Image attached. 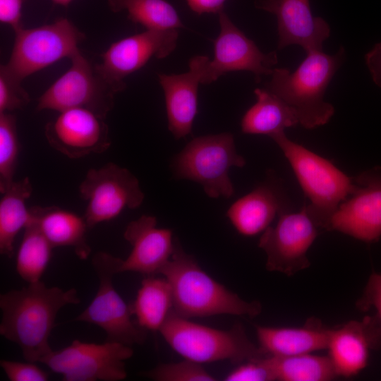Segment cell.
<instances>
[{
    "mask_svg": "<svg viewBox=\"0 0 381 381\" xmlns=\"http://www.w3.org/2000/svg\"><path fill=\"white\" fill-rule=\"evenodd\" d=\"M80 303L75 289L47 287L41 280L1 294L0 334L20 348L25 360L41 362L52 351L49 338L58 313Z\"/></svg>",
    "mask_w": 381,
    "mask_h": 381,
    "instance_id": "6da1fadb",
    "label": "cell"
},
{
    "mask_svg": "<svg viewBox=\"0 0 381 381\" xmlns=\"http://www.w3.org/2000/svg\"><path fill=\"white\" fill-rule=\"evenodd\" d=\"M169 283L173 311L186 318L231 315L254 318L262 311L258 301H246L207 274L177 238L170 260L159 272Z\"/></svg>",
    "mask_w": 381,
    "mask_h": 381,
    "instance_id": "7a4b0ae2",
    "label": "cell"
},
{
    "mask_svg": "<svg viewBox=\"0 0 381 381\" xmlns=\"http://www.w3.org/2000/svg\"><path fill=\"white\" fill-rule=\"evenodd\" d=\"M345 59L342 46L332 55L322 50L308 52L293 72L285 68H274L265 88L295 110L303 128L323 126L334 114L333 105L324 99L325 93Z\"/></svg>",
    "mask_w": 381,
    "mask_h": 381,
    "instance_id": "3957f363",
    "label": "cell"
},
{
    "mask_svg": "<svg viewBox=\"0 0 381 381\" xmlns=\"http://www.w3.org/2000/svg\"><path fill=\"white\" fill-rule=\"evenodd\" d=\"M289 161L310 203L306 210L318 227L329 231L340 204L353 191L355 183L328 159L291 140L284 131L270 137Z\"/></svg>",
    "mask_w": 381,
    "mask_h": 381,
    "instance_id": "277c9868",
    "label": "cell"
},
{
    "mask_svg": "<svg viewBox=\"0 0 381 381\" xmlns=\"http://www.w3.org/2000/svg\"><path fill=\"white\" fill-rule=\"evenodd\" d=\"M159 332L184 359L200 364L221 361L240 364L270 356L250 341L241 324L218 329L193 322L172 310Z\"/></svg>",
    "mask_w": 381,
    "mask_h": 381,
    "instance_id": "5b68a950",
    "label": "cell"
},
{
    "mask_svg": "<svg viewBox=\"0 0 381 381\" xmlns=\"http://www.w3.org/2000/svg\"><path fill=\"white\" fill-rule=\"evenodd\" d=\"M245 164L236 152L233 134L222 133L191 140L174 158L172 169L177 178L200 184L207 196L229 198L234 193L229 170Z\"/></svg>",
    "mask_w": 381,
    "mask_h": 381,
    "instance_id": "8992f818",
    "label": "cell"
},
{
    "mask_svg": "<svg viewBox=\"0 0 381 381\" xmlns=\"http://www.w3.org/2000/svg\"><path fill=\"white\" fill-rule=\"evenodd\" d=\"M70 60L71 67L39 97L36 109L61 112L80 108L105 119L114 107L115 95L125 88L107 78L80 52Z\"/></svg>",
    "mask_w": 381,
    "mask_h": 381,
    "instance_id": "52a82bcc",
    "label": "cell"
},
{
    "mask_svg": "<svg viewBox=\"0 0 381 381\" xmlns=\"http://www.w3.org/2000/svg\"><path fill=\"white\" fill-rule=\"evenodd\" d=\"M121 258L106 252H97L92 266L99 279L97 291L90 305L75 320L97 325L107 334L106 340L130 346L143 344L147 330L131 320L128 305L113 286V276L118 273Z\"/></svg>",
    "mask_w": 381,
    "mask_h": 381,
    "instance_id": "ba28073f",
    "label": "cell"
},
{
    "mask_svg": "<svg viewBox=\"0 0 381 381\" xmlns=\"http://www.w3.org/2000/svg\"><path fill=\"white\" fill-rule=\"evenodd\" d=\"M7 69L23 80L64 59L80 52L78 45L85 36L67 18L37 28L16 30Z\"/></svg>",
    "mask_w": 381,
    "mask_h": 381,
    "instance_id": "9c48e42d",
    "label": "cell"
},
{
    "mask_svg": "<svg viewBox=\"0 0 381 381\" xmlns=\"http://www.w3.org/2000/svg\"><path fill=\"white\" fill-rule=\"evenodd\" d=\"M133 354L132 346L119 342L74 340L66 347L52 350L40 363L61 375L64 381H119L127 377L125 361Z\"/></svg>",
    "mask_w": 381,
    "mask_h": 381,
    "instance_id": "30bf717a",
    "label": "cell"
},
{
    "mask_svg": "<svg viewBox=\"0 0 381 381\" xmlns=\"http://www.w3.org/2000/svg\"><path fill=\"white\" fill-rule=\"evenodd\" d=\"M79 193L87 202L84 217L89 229L114 219L126 208L139 207L145 198L134 174L113 162L89 169Z\"/></svg>",
    "mask_w": 381,
    "mask_h": 381,
    "instance_id": "8fae6325",
    "label": "cell"
},
{
    "mask_svg": "<svg viewBox=\"0 0 381 381\" xmlns=\"http://www.w3.org/2000/svg\"><path fill=\"white\" fill-rule=\"evenodd\" d=\"M318 226L308 214L306 205L297 212H285L274 226H269L258 246L267 255L266 268L287 276L308 268L307 253L318 236Z\"/></svg>",
    "mask_w": 381,
    "mask_h": 381,
    "instance_id": "7c38bea8",
    "label": "cell"
},
{
    "mask_svg": "<svg viewBox=\"0 0 381 381\" xmlns=\"http://www.w3.org/2000/svg\"><path fill=\"white\" fill-rule=\"evenodd\" d=\"M218 16L220 32L213 42L214 58L207 61L201 84H210L232 71H250L258 82L262 76L270 75L278 63L277 52H262L224 11Z\"/></svg>",
    "mask_w": 381,
    "mask_h": 381,
    "instance_id": "4fadbf2b",
    "label": "cell"
},
{
    "mask_svg": "<svg viewBox=\"0 0 381 381\" xmlns=\"http://www.w3.org/2000/svg\"><path fill=\"white\" fill-rule=\"evenodd\" d=\"M355 188L339 206L329 231H337L366 243L381 238V167L353 177Z\"/></svg>",
    "mask_w": 381,
    "mask_h": 381,
    "instance_id": "5bb4252c",
    "label": "cell"
},
{
    "mask_svg": "<svg viewBox=\"0 0 381 381\" xmlns=\"http://www.w3.org/2000/svg\"><path fill=\"white\" fill-rule=\"evenodd\" d=\"M104 119L87 109H67L46 124L44 135L50 147L70 159L102 153L111 146Z\"/></svg>",
    "mask_w": 381,
    "mask_h": 381,
    "instance_id": "9a60e30c",
    "label": "cell"
},
{
    "mask_svg": "<svg viewBox=\"0 0 381 381\" xmlns=\"http://www.w3.org/2000/svg\"><path fill=\"white\" fill-rule=\"evenodd\" d=\"M177 29L145 31L112 43L101 55L97 66L114 83L126 88L124 78L143 68L152 57L168 56L176 48Z\"/></svg>",
    "mask_w": 381,
    "mask_h": 381,
    "instance_id": "2e32d148",
    "label": "cell"
},
{
    "mask_svg": "<svg viewBox=\"0 0 381 381\" xmlns=\"http://www.w3.org/2000/svg\"><path fill=\"white\" fill-rule=\"evenodd\" d=\"M254 6L276 16L279 50L292 44L299 45L306 53L322 50L330 35L327 21L313 16L310 0H255Z\"/></svg>",
    "mask_w": 381,
    "mask_h": 381,
    "instance_id": "e0dca14e",
    "label": "cell"
},
{
    "mask_svg": "<svg viewBox=\"0 0 381 381\" xmlns=\"http://www.w3.org/2000/svg\"><path fill=\"white\" fill-rule=\"evenodd\" d=\"M123 238L131 244V251L126 259L120 260L118 273L134 272L145 276L159 274L174 250L172 231L158 228L156 217L151 215H142L131 222Z\"/></svg>",
    "mask_w": 381,
    "mask_h": 381,
    "instance_id": "ac0fdd59",
    "label": "cell"
},
{
    "mask_svg": "<svg viewBox=\"0 0 381 381\" xmlns=\"http://www.w3.org/2000/svg\"><path fill=\"white\" fill-rule=\"evenodd\" d=\"M381 347V324L375 315L331 328L327 349L337 376L351 377L368 365L370 350Z\"/></svg>",
    "mask_w": 381,
    "mask_h": 381,
    "instance_id": "d6986e66",
    "label": "cell"
},
{
    "mask_svg": "<svg viewBox=\"0 0 381 381\" xmlns=\"http://www.w3.org/2000/svg\"><path fill=\"white\" fill-rule=\"evenodd\" d=\"M209 58L197 55L189 60V70L181 74L159 73L164 91L168 129L176 139L191 133L198 111V90Z\"/></svg>",
    "mask_w": 381,
    "mask_h": 381,
    "instance_id": "ffe728a7",
    "label": "cell"
},
{
    "mask_svg": "<svg viewBox=\"0 0 381 381\" xmlns=\"http://www.w3.org/2000/svg\"><path fill=\"white\" fill-rule=\"evenodd\" d=\"M288 211L291 209L281 186L268 180L235 201L226 215L239 234L251 236L263 232L277 215Z\"/></svg>",
    "mask_w": 381,
    "mask_h": 381,
    "instance_id": "44dd1931",
    "label": "cell"
},
{
    "mask_svg": "<svg viewBox=\"0 0 381 381\" xmlns=\"http://www.w3.org/2000/svg\"><path fill=\"white\" fill-rule=\"evenodd\" d=\"M331 328L315 318L301 327L257 326L259 346L267 354L291 356L327 349Z\"/></svg>",
    "mask_w": 381,
    "mask_h": 381,
    "instance_id": "7402d4cb",
    "label": "cell"
},
{
    "mask_svg": "<svg viewBox=\"0 0 381 381\" xmlns=\"http://www.w3.org/2000/svg\"><path fill=\"white\" fill-rule=\"evenodd\" d=\"M30 219L53 248L71 247L81 260L91 253L86 232L85 219L78 214L56 206L30 207Z\"/></svg>",
    "mask_w": 381,
    "mask_h": 381,
    "instance_id": "603a6c76",
    "label": "cell"
},
{
    "mask_svg": "<svg viewBox=\"0 0 381 381\" xmlns=\"http://www.w3.org/2000/svg\"><path fill=\"white\" fill-rule=\"evenodd\" d=\"M256 102L244 114L241 121L243 133L270 137L299 124L295 110L265 88L254 90Z\"/></svg>",
    "mask_w": 381,
    "mask_h": 381,
    "instance_id": "cb8c5ba5",
    "label": "cell"
},
{
    "mask_svg": "<svg viewBox=\"0 0 381 381\" xmlns=\"http://www.w3.org/2000/svg\"><path fill=\"white\" fill-rule=\"evenodd\" d=\"M32 186L28 177L14 181L1 194L0 200V253L8 258L13 255L14 241L18 232L25 229L30 217L27 200Z\"/></svg>",
    "mask_w": 381,
    "mask_h": 381,
    "instance_id": "d4e9b609",
    "label": "cell"
},
{
    "mask_svg": "<svg viewBox=\"0 0 381 381\" xmlns=\"http://www.w3.org/2000/svg\"><path fill=\"white\" fill-rule=\"evenodd\" d=\"M146 277L130 306L140 327L159 331L173 310L172 291L164 277Z\"/></svg>",
    "mask_w": 381,
    "mask_h": 381,
    "instance_id": "484cf974",
    "label": "cell"
},
{
    "mask_svg": "<svg viewBox=\"0 0 381 381\" xmlns=\"http://www.w3.org/2000/svg\"><path fill=\"white\" fill-rule=\"evenodd\" d=\"M107 3L111 11H126L130 20L146 30L184 28L174 7L165 0H107Z\"/></svg>",
    "mask_w": 381,
    "mask_h": 381,
    "instance_id": "4316f807",
    "label": "cell"
},
{
    "mask_svg": "<svg viewBox=\"0 0 381 381\" xmlns=\"http://www.w3.org/2000/svg\"><path fill=\"white\" fill-rule=\"evenodd\" d=\"M16 255V271L28 284L40 281L52 256V246L30 219Z\"/></svg>",
    "mask_w": 381,
    "mask_h": 381,
    "instance_id": "83f0119b",
    "label": "cell"
},
{
    "mask_svg": "<svg viewBox=\"0 0 381 381\" xmlns=\"http://www.w3.org/2000/svg\"><path fill=\"white\" fill-rule=\"evenodd\" d=\"M271 356L277 380L329 381L337 376L329 356L312 355L310 353Z\"/></svg>",
    "mask_w": 381,
    "mask_h": 381,
    "instance_id": "f1b7e54d",
    "label": "cell"
},
{
    "mask_svg": "<svg viewBox=\"0 0 381 381\" xmlns=\"http://www.w3.org/2000/svg\"><path fill=\"white\" fill-rule=\"evenodd\" d=\"M20 152L16 116L0 114V192H4L15 181L14 176Z\"/></svg>",
    "mask_w": 381,
    "mask_h": 381,
    "instance_id": "f546056e",
    "label": "cell"
},
{
    "mask_svg": "<svg viewBox=\"0 0 381 381\" xmlns=\"http://www.w3.org/2000/svg\"><path fill=\"white\" fill-rule=\"evenodd\" d=\"M145 375L156 381L217 380L200 363L187 359L177 363L159 364Z\"/></svg>",
    "mask_w": 381,
    "mask_h": 381,
    "instance_id": "4dcf8cb0",
    "label": "cell"
},
{
    "mask_svg": "<svg viewBox=\"0 0 381 381\" xmlns=\"http://www.w3.org/2000/svg\"><path fill=\"white\" fill-rule=\"evenodd\" d=\"M4 65L0 66V114L22 109L30 102L28 93Z\"/></svg>",
    "mask_w": 381,
    "mask_h": 381,
    "instance_id": "1f68e13d",
    "label": "cell"
},
{
    "mask_svg": "<svg viewBox=\"0 0 381 381\" xmlns=\"http://www.w3.org/2000/svg\"><path fill=\"white\" fill-rule=\"evenodd\" d=\"M225 381H273L277 380L272 356L246 361L231 371Z\"/></svg>",
    "mask_w": 381,
    "mask_h": 381,
    "instance_id": "d6a6232c",
    "label": "cell"
},
{
    "mask_svg": "<svg viewBox=\"0 0 381 381\" xmlns=\"http://www.w3.org/2000/svg\"><path fill=\"white\" fill-rule=\"evenodd\" d=\"M0 365L10 381H47V373L33 362L1 360Z\"/></svg>",
    "mask_w": 381,
    "mask_h": 381,
    "instance_id": "836d02e7",
    "label": "cell"
},
{
    "mask_svg": "<svg viewBox=\"0 0 381 381\" xmlns=\"http://www.w3.org/2000/svg\"><path fill=\"white\" fill-rule=\"evenodd\" d=\"M356 307L361 311L374 308L376 310L375 315L381 324V273L371 274Z\"/></svg>",
    "mask_w": 381,
    "mask_h": 381,
    "instance_id": "e575fe53",
    "label": "cell"
},
{
    "mask_svg": "<svg viewBox=\"0 0 381 381\" xmlns=\"http://www.w3.org/2000/svg\"><path fill=\"white\" fill-rule=\"evenodd\" d=\"M25 0H0V21L10 25L14 32L23 28L21 11Z\"/></svg>",
    "mask_w": 381,
    "mask_h": 381,
    "instance_id": "d590c367",
    "label": "cell"
},
{
    "mask_svg": "<svg viewBox=\"0 0 381 381\" xmlns=\"http://www.w3.org/2000/svg\"><path fill=\"white\" fill-rule=\"evenodd\" d=\"M365 61L374 83L381 88V42L365 54Z\"/></svg>",
    "mask_w": 381,
    "mask_h": 381,
    "instance_id": "8d00e7d4",
    "label": "cell"
},
{
    "mask_svg": "<svg viewBox=\"0 0 381 381\" xmlns=\"http://www.w3.org/2000/svg\"><path fill=\"white\" fill-rule=\"evenodd\" d=\"M227 0H186L188 7L198 15L217 13L224 11Z\"/></svg>",
    "mask_w": 381,
    "mask_h": 381,
    "instance_id": "74e56055",
    "label": "cell"
},
{
    "mask_svg": "<svg viewBox=\"0 0 381 381\" xmlns=\"http://www.w3.org/2000/svg\"><path fill=\"white\" fill-rule=\"evenodd\" d=\"M73 0H52V1L58 5L66 6H68Z\"/></svg>",
    "mask_w": 381,
    "mask_h": 381,
    "instance_id": "f35d334b",
    "label": "cell"
}]
</instances>
